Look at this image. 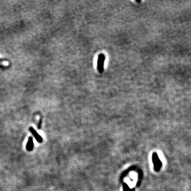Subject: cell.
Wrapping results in <instances>:
<instances>
[{
  "mask_svg": "<svg viewBox=\"0 0 191 191\" xmlns=\"http://www.w3.org/2000/svg\"><path fill=\"white\" fill-rule=\"evenodd\" d=\"M153 161L154 165V169L156 172H159L162 166V163L159 158L157 153H154L153 155Z\"/></svg>",
  "mask_w": 191,
  "mask_h": 191,
  "instance_id": "obj_1",
  "label": "cell"
},
{
  "mask_svg": "<svg viewBox=\"0 0 191 191\" xmlns=\"http://www.w3.org/2000/svg\"><path fill=\"white\" fill-rule=\"evenodd\" d=\"M105 60V56L103 54L99 55L97 61V69L100 73H103L104 71V62Z\"/></svg>",
  "mask_w": 191,
  "mask_h": 191,
  "instance_id": "obj_2",
  "label": "cell"
},
{
  "mask_svg": "<svg viewBox=\"0 0 191 191\" xmlns=\"http://www.w3.org/2000/svg\"><path fill=\"white\" fill-rule=\"evenodd\" d=\"M29 131L31 132V133H32L33 137H35L36 141L39 143H41L43 142V139L41 137V135L36 131L35 130H34V128H33V127H30L29 128Z\"/></svg>",
  "mask_w": 191,
  "mask_h": 191,
  "instance_id": "obj_3",
  "label": "cell"
},
{
  "mask_svg": "<svg viewBox=\"0 0 191 191\" xmlns=\"http://www.w3.org/2000/svg\"><path fill=\"white\" fill-rule=\"evenodd\" d=\"M33 139L32 137H29V139L28 141L27 144L26 145V149L28 151H30L33 150Z\"/></svg>",
  "mask_w": 191,
  "mask_h": 191,
  "instance_id": "obj_4",
  "label": "cell"
},
{
  "mask_svg": "<svg viewBox=\"0 0 191 191\" xmlns=\"http://www.w3.org/2000/svg\"><path fill=\"white\" fill-rule=\"evenodd\" d=\"M124 191H131V189L128 187V186L126 184H124Z\"/></svg>",
  "mask_w": 191,
  "mask_h": 191,
  "instance_id": "obj_5",
  "label": "cell"
},
{
  "mask_svg": "<svg viewBox=\"0 0 191 191\" xmlns=\"http://www.w3.org/2000/svg\"><path fill=\"white\" fill-rule=\"evenodd\" d=\"M41 123H42V118H41V120H39V123H38V129H40L41 128Z\"/></svg>",
  "mask_w": 191,
  "mask_h": 191,
  "instance_id": "obj_6",
  "label": "cell"
},
{
  "mask_svg": "<svg viewBox=\"0 0 191 191\" xmlns=\"http://www.w3.org/2000/svg\"><path fill=\"white\" fill-rule=\"evenodd\" d=\"M0 61H3V60H1V59H0Z\"/></svg>",
  "mask_w": 191,
  "mask_h": 191,
  "instance_id": "obj_7",
  "label": "cell"
}]
</instances>
